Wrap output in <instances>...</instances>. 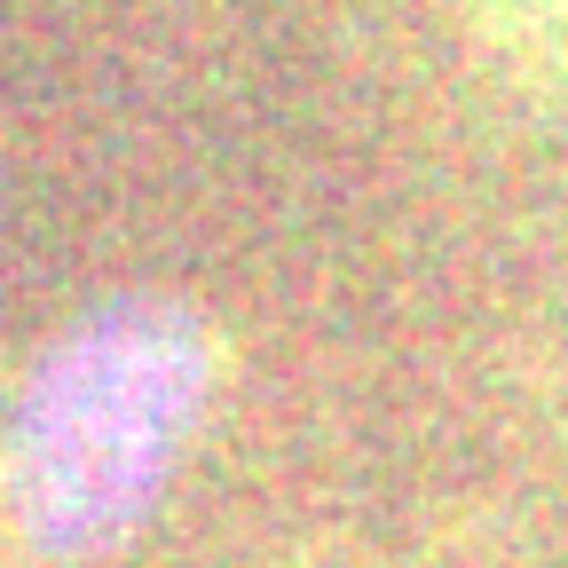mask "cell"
Listing matches in <instances>:
<instances>
[{"label":"cell","instance_id":"cell-2","mask_svg":"<svg viewBox=\"0 0 568 568\" xmlns=\"http://www.w3.org/2000/svg\"><path fill=\"white\" fill-rule=\"evenodd\" d=\"M474 24L521 71H560L568 63V0H474Z\"/></svg>","mask_w":568,"mask_h":568},{"label":"cell","instance_id":"cell-1","mask_svg":"<svg viewBox=\"0 0 568 568\" xmlns=\"http://www.w3.org/2000/svg\"><path fill=\"white\" fill-rule=\"evenodd\" d=\"M213 332L166 293L63 324L0 410V552L95 568L159 514L213 403Z\"/></svg>","mask_w":568,"mask_h":568}]
</instances>
